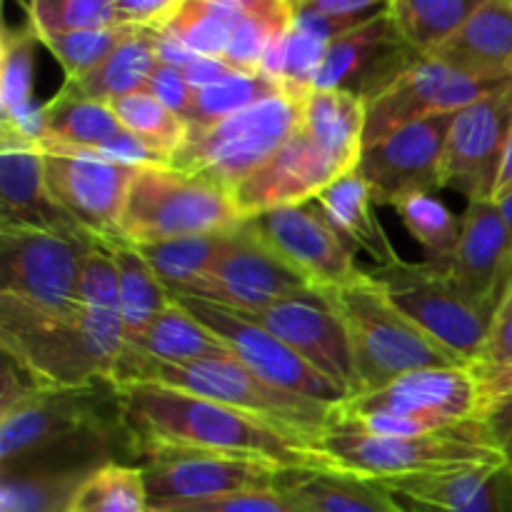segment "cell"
I'll return each instance as SVG.
<instances>
[{"mask_svg": "<svg viewBox=\"0 0 512 512\" xmlns=\"http://www.w3.org/2000/svg\"><path fill=\"white\" fill-rule=\"evenodd\" d=\"M130 465L155 448H193L253 455L280 468H330L318 445L265 420L158 383L120 388Z\"/></svg>", "mask_w": 512, "mask_h": 512, "instance_id": "6da1fadb", "label": "cell"}, {"mask_svg": "<svg viewBox=\"0 0 512 512\" xmlns=\"http://www.w3.org/2000/svg\"><path fill=\"white\" fill-rule=\"evenodd\" d=\"M365 150V103L345 90H313L288 143L233 188L245 220L305 205L343 175L358 170Z\"/></svg>", "mask_w": 512, "mask_h": 512, "instance_id": "7a4b0ae2", "label": "cell"}, {"mask_svg": "<svg viewBox=\"0 0 512 512\" xmlns=\"http://www.w3.org/2000/svg\"><path fill=\"white\" fill-rule=\"evenodd\" d=\"M0 345L38 388L110 380L128 345L120 303L80 300L75 318H40L0 305Z\"/></svg>", "mask_w": 512, "mask_h": 512, "instance_id": "3957f363", "label": "cell"}, {"mask_svg": "<svg viewBox=\"0 0 512 512\" xmlns=\"http://www.w3.org/2000/svg\"><path fill=\"white\" fill-rule=\"evenodd\" d=\"M113 383L118 388L133 383H158L188 390L200 398L215 400V403L265 420L313 445L320 443L338 413V405L320 403V400L275 388L268 380L258 378L253 370L245 368L233 355L193 360V363H160V360L140 358L123 350L115 365Z\"/></svg>", "mask_w": 512, "mask_h": 512, "instance_id": "277c9868", "label": "cell"}, {"mask_svg": "<svg viewBox=\"0 0 512 512\" xmlns=\"http://www.w3.org/2000/svg\"><path fill=\"white\" fill-rule=\"evenodd\" d=\"M325 300L348 330L360 393L378 390L418 370L468 365L410 320L368 270L355 283L325 295Z\"/></svg>", "mask_w": 512, "mask_h": 512, "instance_id": "5b68a950", "label": "cell"}, {"mask_svg": "<svg viewBox=\"0 0 512 512\" xmlns=\"http://www.w3.org/2000/svg\"><path fill=\"white\" fill-rule=\"evenodd\" d=\"M330 468L368 480H398L503 465L483 420L428 435H368L330 425L318 443Z\"/></svg>", "mask_w": 512, "mask_h": 512, "instance_id": "8992f818", "label": "cell"}, {"mask_svg": "<svg viewBox=\"0 0 512 512\" xmlns=\"http://www.w3.org/2000/svg\"><path fill=\"white\" fill-rule=\"evenodd\" d=\"M483 415L470 365L408 373L338 405L333 425L368 435H428L473 423Z\"/></svg>", "mask_w": 512, "mask_h": 512, "instance_id": "52a82bcc", "label": "cell"}, {"mask_svg": "<svg viewBox=\"0 0 512 512\" xmlns=\"http://www.w3.org/2000/svg\"><path fill=\"white\" fill-rule=\"evenodd\" d=\"M243 220L228 188L203 175L155 165L135 170L120 215V235L133 245H150L225 233Z\"/></svg>", "mask_w": 512, "mask_h": 512, "instance_id": "ba28073f", "label": "cell"}, {"mask_svg": "<svg viewBox=\"0 0 512 512\" xmlns=\"http://www.w3.org/2000/svg\"><path fill=\"white\" fill-rule=\"evenodd\" d=\"M308 95L280 90L220 123L188 130L170 168L203 175L233 193L298 130Z\"/></svg>", "mask_w": 512, "mask_h": 512, "instance_id": "9c48e42d", "label": "cell"}, {"mask_svg": "<svg viewBox=\"0 0 512 512\" xmlns=\"http://www.w3.org/2000/svg\"><path fill=\"white\" fill-rule=\"evenodd\" d=\"M388 298L438 343L473 363L488 340L498 305L480 300L460 283L448 263H400L373 270Z\"/></svg>", "mask_w": 512, "mask_h": 512, "instance_id": "30bf717a", "label": "cell"}, {"mask_svg": "<svg viewBox=\"0 0 512 512\" xmlns=\"http://www.w3.org/2000/svg\"><path fill=\"white\" fill-rule=\"evenodd\" d=\"M90 248L45 230L0 228V305L40 318H75Z\"/></svg>", "mask_w": 512, "mask_h": 512, "instance_id": "8fae6325", "label": "cell"}, {"mask_svg": "<svg viewBox=\"0 0 512 512\" xmlns=\"http://www.w3.org/2000/svg\"><path fill=\"white\" fill-rule=\"evenodd\" d=\"M95 428H123L120 388L110 380L80 388H38L0 405V463Z\"/></svg>", "mask_w": 512, "mask_h": 512, "instance_id": "7c38bea8", "label": "cell"}, {"mask_svg": "<svg viewBox=\"0 0 512 512\" xmlns=\"http://www.w3.org/2000/svg\"><path fill=\"white\" fill-rule=\"evenodd\" d=\"M150 510L203 503L250 490H273L280 465L253 455L193 448H155L140 455Z\"/></svg>", "mask_w": 512, "mask_h": 512, "instance_id": "4fadbf2b", "label": "cell"}, {"mask_svg": "<svg viewBox=\"0 0 512 512\" xmlns=\"http://www.w3.org/2000/svg\"><path fill=\"white\" fill-rule=\"evenodd\" d=\"M320 295L258 238L248 220L228 230L208 275L190 298L208 300L238 313H255L283 300Z\"/></svg>", "mask_w": 512, "mask_h": 512, "instance_id": "5bb4252c", "label": "cell"}, {"mask_svg": "<svg viewBox=\"0 0 512 512\" xmlns=\"http://www.w3.org/2000/svg\"><path fill=\"white\" fill-rule=\"evenodd\" d=\"M173 298L183 303L205 328L213 330L228 345L233 358H238L245 368H250L258 378L268 380L275 388L328 405H340L350 398L343 385L333 383L323 373H318L308 360L300 358L283 340L275 338L270 330H265L255 320L245 318L243 313L208 303V300L190 298V295H173Z\"/></svg>", "mask_w": 512, "mask_h": 512, "instance_id": "9a60e30c", "label": "cell"}, {"mask_svg": "<svg viewBox=\"0 0 512 512\" xmlns=\"http://www.w3.org/2000/svg\"><path fill=\"white\" fill-rule=\"evenodd\" d=\"M510 80L475 78L435 58L415 60L388 88L365 103V145L378 143L415 120L458 113Z\"/></svg>", "mask_w": 512, "mask_h": 512, "instance_id": "2e32d148", "label": "cell"}, {"mask_svg": "<svg viewBox=\"0 0 512 512\" xmlns=\"http://www.w3.org/2000/svg\"><path fill=\"white\" fill-rule=\"evenodd\" d=\"M455 113L415 120L365 145L360 175L375 205H395L418 193L445 188V150Z\"/></svg>", "mask_w": 512, "mask_h": 512, "instance_id": "e0dca14e", "label": "cell"}, {"mask_svg": "<svg viewBox=\"0 0 512 512\" xmlns=\"http://www.w3.org/2000/svg\"><path fill=\"white\" fill-rule=\"evenodd\" d=\"M258 238L320 295L345 288L363 275L353 250L328 225L318 205H288L248 218Z\"/></svg>", "mask_w": 512, "mask_h": 512, "instance_id": "ac0fdd59", "label": "cell"}, {"mask_svg": "<svg viewBox=\"0 0 512 512\" xmlns=\"http://www.w3.org/2000/svg\"><path fill=\"white\" fill-rule=\"evenodd\" d=\"M512 133V80L458 110L445 150V188L468 200H495Z\"/></svg>", "mask_w": 512, "mask_h": 512, "instance_id": "d6986e66", "label": "cell"}, {"mask_svg": "<svg viewBox=\"0 0 512 512\" xmlns=\"http://www.w3.org/2000/svg\"><path fill=\"white\" fill-rule=\"evenodd\" d=\"M43 163L50 195L83 233L100 245L123 240L120 215L138 168L83 153H45Z\"/></svg>", "mask_w": 512, "mask_h": 512, "instance_id": "ffe728a7", "label": "cell"}, {"mask_svg": "<svg viewBox=\"0 0 512 512\" xmlns=\"http://www.w3.org/2000/svg\"><path fill=\"white\" fill-rule=\"evenodd\" d=\"M40 150L93 155L130 168L170 165L168 155L123 128L108 103L83 98L70 85H63L60 93L45 103V138Z\"/></svg>", "mask_w": 512, "mask_h": 512, "instance_id": "44dd1931", "label": "cell"}, {"mask_svg": "<svg viewBox=\"0 0 512 512\" xmlns=\"http://www.w3.org/2000/svg\"><path fill=\"white\" fill-rule=\"evenodd\" d=\"M420 58L423 55L400 38L385 10L328 45L315 75V90H345L368 103Z\"/></svg>", "mask_w": 512, "mask_h": 512, "instance_id": "7402d4cb", "label": "cell"}, {"mask_svg": "<svg viewBox=\"0 0 512 512\" xmlns=\"http://www.w3.org/2000/svg\"><path fill=\"white\" fill-rule=\"evenodd\" d=\"M243 315L270 330L275 338L283 340L288 348H293L300 358L308 360L325 378L343 385L350 398L360 393L348 330H345L340 315L330 308L325 295L283 300V303H275L270 308Z\"/></svg>", "mask_w": 512, "mask_h": 512, "instance_id": "603a6c76", "label": "cell"}, {"mask_svg": "<svg viewBox=\"0 0 512 512\" xmlns=\"http://www.w3.org/2000/svg\"><path fill=\"white\" fill-rule=\"evenodd\" d=\"M43 158L40 148L0 143V228L45 230L80 245H100L53 200L45 185Z\"/></svg>", "mask_w": 512, "mask_h": 512, "instance_id": "cb8c5ba5", "label": "cell"}, {"mask_svg": "<svg viewBox=\"0 0 512 512\" xmlns=\"http://www.w3.org/2000/svg\"><path fill=\"white\" fill-rule=\"evenodd\" d=\"M378 483L403 512H512V478L505 465Z\"/></svg>", "mask_w": 512, "mask_h": 512, "instance_id": "d4e9b609", "label": "cell"}, {"mask_svg": "<svg viewBox=\"0 0 512 512\" xmlns=\"http://www.w3.org/2000/svg\"><path fill=\"white\" fill-rule=\"evenodd\" d=\"M448 268L475 298L500 305L512 280V238L495 200H468Z\"/></svg>", "mask_w": 512, "mask_h": 512, "instance_id": "484cf974", "label": "cell"}, {"mask_svg": "<svg viewBox=\"0 0 512 512\" xmlns=\"http://www.w3.org/2000/svg\"><path fill=\"white\" fill-rule=\"evenodd\" d=\"M38 30L30 23L3 30L0 43V143L40 148L45 138V103L35 100Z\"/></svg>", "mask_w": 512, "mask_h": 512, "instance_id": "4316f807", "label": "cell"}, {"mask_svg": "<svg viewBox=\"0 0 512 512\" xmlns=\"http://www.w3.org/2000/svg\"><path fill=\"white\" fill-rule=\"evenodd\" d=\"M430 58L475 78H512V0H485Z\"/></svg>", "mask_w": 512, "mask_h": 512, "instance_id": "83f0119b", "label": "cell"}, {"mask_svg": "<svg viewBox=\"0 0 512 512\" xmlns=\"http://www.w3.org/2000/svg\"><path fill=\"white\" fill-rule=\"evenodd\" d=\"M275 488L305 512H403L378 480L335 468H285Z\"/></svg>", "mask_w": 512, "mask_h": 512, "instance_id": "f1b7e54d", "label": "cell"}, {"mask_svg": "<svg viewBox=\"0 0 512 512\" xmlns=\"http://www.w3.org/2000/svg\"><path fill=\"white\" fill-rule=\"evenodd\" d=\"M315 205L350 250H363L378 263V268H390V265L400 263L388 233L375 218L373 195H370V188L360 170H353V173L335 180L330 188H325L315 198Z\"/></svg>", "mask_w": 512, "mask_h": 512, "instance_id": "f546056e", "label": "cell"}, {"mask_svg": "<svg viewBox=\"0 0 512 512\" xmlns=\"http://www.w3.org/2000/svg\"><path fill=\"white\" fill-rule=\"evenodd\" d=\"M125 350L160 363H193V360H213L233 355L228 345L210 328H205L183 303H173L150 323L140 338L130 340Z\"/></svg>", "mask_w": 512, "mask_h": 512, "instance_id": "4dcf8cb0", "label": "cell"}, {"mask_svg": "<svg viewBox=\"0 0 512 512\" xmlns=\"http://www.w3.org/2000/svg\"><path fill=\"white\" fill-rule=\"evenodd\" d=\"M160 65L155 50V28H135L93 73L80 80H65V85L83 98L113 103L123 95L148 90L150 78Z\"/></svg>", "mask_w": 512, "mask_h": 512, "instance_id": "1f68e13d", "label": "cell"}, {"mask_svg": "<svg viewBox=\"0 0 512 512\" xmlns=\"http://www.w3.org/2000/svg\"><path fill=\"white\" fill-rule=\"evenodd\" d=\"M110 250L118 268V290H120V313H123L125 330L130 340L140 338L150 328L155 318L173 303V295L153 273L148 260L128 240H118L105 245Z\"/></svg>", "mask_w": 512, "mask_h": 512, "instance_id": "d6a6232c", "label": "cell"}, {"mask_svg": "<svg viewBox=\"0 0 512 512\" xmlns=\"http://www.w3.org/2000/svg\"><path fill=\"white\" fill-rule=\"evenodd\" d=\"M485 0H390L400 38L423 58L438 53Z\"/></svg>", "mask_w": 512, "mask_h": 512, "instance_id": "836d02e7", "label": "cell"}, {"mask_svg": "<svg viewBox=\"0 0 512 512\" xmlns=\"http://www.w3.org/2000/svg\"><path fill=\"white\" fill-rule=\"evenodd\" d=\"M243 10L233 0H183L180 8L160 28L205 58H225Z\"/></svg>", "mask_w": 512, "mask_h": 512, "instance_id": "e575fe53", "label": "cell"}, {"mask_svg": "<svg viewBox=\"0 0 512 512\" xmlns=\"http://www.w3.org/2000/svg\"><path fill=\"white\" fill-rule=\"evenodd\" d=\"M225 233L193 235V238L165 240V243L135 245L148 260L160 283L170 290V295H190L195 285L208 275L210 265L218 258L225 243Z\"/></svg>", "mask_w": 512, "mask_h": 512, "instance_id": "d590c367", "label": "cell"}, {"mask_svg": "<svg viewBox=\"0 0 512 512\" xmlns=\"http://www.w3.org/2000/svg\"><path fill=\"white\" fill-rule=\"evenodd\" d=\"M403 220L405 230L423 245L428 260L433 263H450L458 250L463 218L453 213L443 200L433 193H418L398 200L393 205Z\"/></svg>", "mask_w": 512, "mask_h": 512, "instance_id": "8d00e7d4", "label": "cell"}, {"mask_svg": "<svg viewBox=\"0 0 512 512\" xmlns=\"http://www.w3.org/2000/svg\"><path fill=\"white\" fill-rule=\"evenodd\" d=\"M70 512H150L143 470L130 463H108L78 490Z\"/></svg>", "mask_w": 512, "mask_h": 512, "instance_id": "74e56055", "label": "cell"}, {"mask_svg": "<svg viewBox=\"0 0 512 512\" xmlns=\"http://www.w3.org/2000/svg\"><path fill=\"white\" fill-rule=\"evenodd\" d=\"M280 90H285L283 85L265 73H230L228 78L218 80L208 88L195 90L193 118H190L188 130L220 123V120L230 118Z\"/></svg>", "mask_w": 512, "mask_h": 512, "instance_id": "f35d334b", "label": "cell"}, {"mask_svg": "<svg viewBox=\"0 0 512 512\" xmlns=\"http://www.w3.org/2000/svg\"><path fill=\"white\" fill-rule=\"evenodd\" d=\"M110 108H113L115 118L123 123V128H128L135 138L168 155L170 160L188 138V125L168 105L160 103L150 90L123 95V98L113 100Z\"/></svg>", "mask_w": 512, "mask_h": 512, "instance_id": "ab89813d", "label": "cell"}, {"mask_svg": "<svg viewBox=\"0 0 512 512\" xmlns=\"http://www.w3.org/2000/svg\"><path fill=\"white\" fill-rule=\"evenodd\" d=\"M140 25L118 23L108 28H88L70 30V33H50L40 35V43L55 55L60 68L65 70V80H80L93 73L130 33Z\"/></svg>", "mask_w": 512, "mask_h": 512, "instance_id": "60d3db41", "label": "cell"}, {"mask_svg": "<svg viewBox=\"0 0 512 512\" xmlns=\"http://www.w3.org/2000/svg\"><path fill=\"white\" fill-rule=\"evenodd\" d=\"M475 383L480 388V403L483 413L490 403L512 390V280L498 305L493 325H490L488 340L478 358L470 363ZM483 418V415H480Z\"/></svg>", "mask_w": 512, "mask_h": 512, "instance_id": "b9f144b4", "label": "cell"}, {"mask_svg": "<svg viewBox=\"0 0 512 512\" xmlns=\"http://www.w3.org/2000/svg\"><path fill=\"white\" fill-rule=\"evenodd\" d=\"M28 23L38 35L108 28L123 23L115 0H28Z\"/></svg>", "mask_w": 512, "mask_h": 512, "instance_id": "7bdbcfd3", "label": "cell"}, {"mask_svg": "<svg viewBox=\"0 0 512 512\" xmlns=\"http://www.w3.org/2000/svg\"><path fill=\"white\" fill-rule=\"evenodd\" d=\"M150 512H305L293 503L288 495L273 490H250V493L225 495V498L203 500V503H185L170 505L163 510Z\"/></svg>", "mask_w": 512, "mask_h": 512, "instance_id": "ee69618b", "label": "cell"}, {"mask_svg": "<svg viewBox=\"0 0 512 512\" xmlns=\"http://www.w3.org/2000/svg\"><path fill=\"white\" fill-rule=\"evenodd\" d=\"M148 90L160 100V103L168 105L185 125L190 123L195 105V88L188 83L183 70L160 63L158 68H155L153 78H150Z\"/></svg>", "mask_w": 512, "mask_h": 512, "instance_id": "f6af8a7d", "label": "cell"}, {"mask_svg": "<svg viewBox=\"0 0 512 512\" xmlns=\"http://www.w3.org/2000/svg\"><path fill=\"white\" fill-rule=\"evenodd\" d=\"M480 420L488 428L490 440H493L495 450L500 453L505 470L512 478V390L500 395L495 403H490Z\"/></svg>", "mask_w": 512, "mask_h": 512, "instance_id": "bcb514c9", "label": "cell"}, {"mask_svg": "<svg viewBox=\"0 0 512 512\" xmlns=\"http://www.w3.org/2000/svg\"><path fill=\"white\" fill-rule=\"evenodd\" d=\"M183 0H115V8L123 23L140 28H160Z\"/></svg>", "mask_w": 512, "mask_h": 512, "instance_id": "7dc6e473", "label": "cell"}, {"mask_svg": "<svg viewBox=\"0 0 512 512\" xmlns=\"http://www.w3.org/2000/svg\"><path fill=\"white\" fill-rule=\"evenodd\" d=\"M230 73H238V70L230 68L225 60L220 58H205V55H195L188 65L183 68V75L188 78V83L193 85L195 90L208 88V85L218 83V80L228 78Z\"/></svg>", "mask_w": 512, "mask_h": 512, "instance_id": "c3c4849f", "label": "cell"}, {"mask_svg": "<svg viewBox=\"0 0 512 512\" xmlns=\"http://www.w3.org/2000/svg\"><path fill=\"white\" fill-rule=\"evenodd\" d=\"M390 0H310L303 8L320 10L328 15H378L385 13Z\"/></svg>", "mask_w": 512, "mask_h": 512, "instance_id": "681fc988", "label": "cell"}, {"mask_svg": "<svg viewBox=\"0 0 512 512\" xmlns=\"http://www.w3.org/2000/svg\"><path fill=\"white\" fill-rule=\"evenodd\" d=\"M233 3H238L245 15H258L285 28H293L295 23V10L285 0H233Z\"/></svg>", "mask_w": 512, "mask_h": 512, "instance_id": "f907efd6", "label": "cell"}, {"mask_svg": "<svg viewBox=\"0 0 512 512\" xmlns=\"http://www.w3.org/2000/svg\"><path fill=\"white\" fill-rule=\"evenodd\" d=\"M510 188H512V133L508 140V150H505L503 170H500V180H498V190H495V198H500L503 193H508Z\"/></svg>", "mask_w": 512, "mask_h": 512, "instance_id": "816d5d0a", "label": "cell"}, {"mask_svg": "<svg viewBox=\"0 0 512 512\" xmlns=\"http://www.w3.org/2000/svg\"><path fill=\"white\" fill-rule=\"evenodd\" d=\"M495 203H498L500 210H503V218H505V223H508L510 238H512V188L508 190V193L500 195V198H495Z\"/></svg>", "mask_w": 512, "mask_h": 512, "instance_id": "f5cc1de1", "label": "cell"}, {"mask_svg": "<svg viewBox=\"0 0 512 512\" xmlns=\"http://www.w3.org/2000/svg\"><path fill=\"white\" fill-rule=\"evenodd\" d=\"M285 3H288L293 10H298V8H303L305 3H310V0H285Z\"/></svg>", "mask_w": 512, "mask_h": 512, "instance_id": "db71d44e", "label": "cell"}]
</instances>
